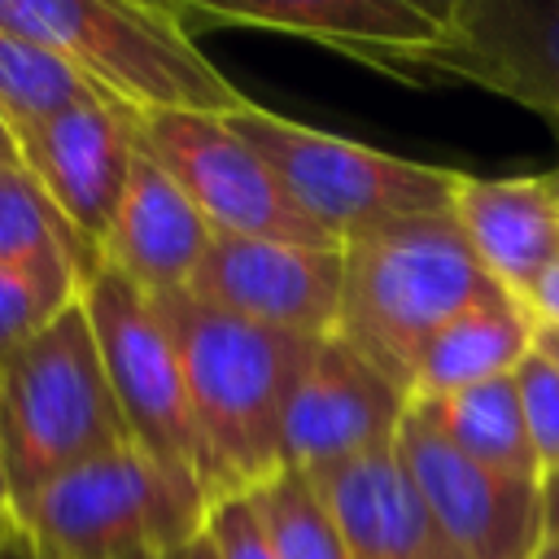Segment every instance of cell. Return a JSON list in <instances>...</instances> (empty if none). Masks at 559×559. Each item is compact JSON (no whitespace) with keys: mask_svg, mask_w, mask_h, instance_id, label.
I'll list each match as a JSON object with an SVG mask.
<instances>
[{"mask_svg":"<svg viewBox=\"0 0 559 559\" xmlns=\"http://www.w3.org/2000/svg\"><path fill=\"white\" fill-rule=\"evenodd\" d=\"M170 328L205 454V498L249 493L284 472V415L319 341L214 310L183 293L153 297Z\"/></svg>","mask_w":559,"mask_h":559,"instance_id":"obj_1","label":"cell"},{"mask_svg":"<svg viewBox=\"0 0 559 559\" xmlns=\"http://www.w3.org/2000/svg\"><path fill=\"white\" fill-rule=\"evenodd\" d=\"M0 26L57 52L100 100L144 114L227 118L249 100L197 52L175 4L0 0Z\"/></svg>","mask_w":559,"mask_h":559,"instance_id":"obj_2","label":"cell"},{"mask_svg":"<svg viewBox=\"0 0 559 559\" xmlns=\"http://www.w3.org/2000/svg\"><path fill=\"white\" fill-rule=\"evenodd\" d=\"M341 314L336 332L397 389L411 393L424 345L463 310L511 297L472 253L454 214L415 218L362 236L341 249Z\"/></svg>","mask_w":559,"mask_h":559,"instance_id":"obj_3","label":"cell"},{"mask_svg":"<svg viewBox=\"0 0 559 559\" xmlns=\"http://www.w3.org/2000/svg\"><path fill=\"white\" fill-rule=\"evenodd\" d=\"M131 445L83 301L0 367V459L13 520L48 480Z\"/></svg>","mask_w":559,"mask_h":559,"instance_id":"obj_4","label":"cell"},{"mask_svg":"<svg viewBox=\"0 0 559 559\" xmlns=\"http://www.w3.org/2000/svg\"><path fill=\"white\" fill-rule=\"evenodd\" d=\"M227 127L262 153V162L275 170L293 205L341 249L384 227L441 218L454 210L459 170L406 162V157L288 122L253 100L227 114Z\"/></svg>","mask_w":559,"mask_h":559,"instance_id":"obj_5","label":"cell"},{"mask_svg":"<svg viewBox=\"0 0 559 559\" xmlns=\"http://www.w3.org/2000/svg\"><path fill=\"white\" fill-rule=\"evenodd\" d=\"M205 515L210 498L197 480L122 445L48 480L22 502L17 528L61 559H162L201 537Z\"/></svg>","mask_w":559,"mask_h":559,"instance_id":"obj_6","label":"cell"},{"mask_svg":"<svg viewBox=\"0 0 559 559\" xmlns=\"http://www.w3.org/2000/svg\"><path fill=\"white\" fill-rule=\"evenodd\" d=\"M105 380L131 432V445L144 450L166 472H179L205 489V454L197 419L188 406L183 367L148 293H140L122 271L100 262L79 293Z\"/></svg>","mask_w":559,"mask_h":559,"instance_id":"obj_7","label":"cell"},{"mask_svg":"<svg viewBox=\"0 0 559 559\" xmlns=\"http://www.w3.org/2000/svg\"><path fill=\"white\" fill-rule=\"evenodd\" d=\"M135 144L179 183L214 236L293 240L314 249L332 245L284 192L262 153L240 140L227 118L214 114H144L135 118Z\"/></svg>","mask_w":559,"mask_h":559,"instance_id":"obj_8","label":"cell"},{"mask_svg":"<svg viewBox=\"0 0 559 559\" xmlns=\"http://www.w3.org/2000/svg\"><path fill=\"white\" fill-rule=\"evenodd\" d=\"M371 66L411 83H476L559 131V0H454L441 9L437 44Z\"/></svg>","mask_w":559,"mask_h":559,"instance_id":"obj_9","label":"cell"},{"mask_svg":"<svg viewBox=\"0 0 559 559\" xmlns=\"http://www.w3.org/2000/svg\"><path fill=\"white\" fill-rule=\"evenodd\" d=\"M393 450L463 559H533L542 550V480L476 463L428 419L419 402L406 406Z\"/></svg>","mask_w":559,"mask_h":559,"instance_id":"obj_10","label":"cell"},{"mask_svg":"<svg viewBox=\"0 0 559 559\" xmlns=\"http://www.w3.org/2000/svg\"><path fill=\"white\" fill-rule=\"evenodd\" d=\"M341 280H345L341 249L214 236L188 293L258 328L323 341L336 332Z\"/></svg>","mask_w":559,"mask_h":559,"instance_id":"obj_11","label":"cell"},{"mask_svg":"<svg viewBox=\"0 0 559 559\" xmlns=\"http://www.w3.org/2000/svg\"><path fill=\"white\" fill-rule=\"evenodd\" d=\"M17 166L44 188L83 245L100 253L135 162V114L109 100L70 105L13 131Z\"/></svg>","mask_w":559,"mask_h":559,"instance_id":"obj_12","label":"cell"},{"mask_svg":"<svg viewBox=\"0 0 559 559\" xmlns=\"http://www.w3.org/2000/svg\"><path fill=\"white\" fill-rule=\"evenodd\" d=\"M406 406V389H397L341 336H323L284 415V467L319 472L384 450L393 445Z\"/></svg>","mask_w":559,"mask_h":559,"instance_id":"obj_13","label":"cell"},{"mask_svg":"<svg viewBox=\"0 0 559 559\" xmlns=\"http://www.w3.org/2000/svg\"><path fill=\"white\" fill-rule=\"evenodd\" d=\"M301 476L332 511L349 559H463L424 507L393 445Z\"/></svg>","mask_w":559,"mask_h":559,"instance_id":"obj_14","label":"cell"},{"mask_svg":"<svg viewBox=\"0 0 559 559\" xmlns=\"http://www.w3.org/2000/svg\"><path fill=\"white\" fill-rule=\"evenodd\" d=\"M214 231L179 183L135 144L131 179L100 245V262L122 271L140 293H183L210 249Z\"/></svg>","mask_w":559,"mask_h":559,"instance_id":"obj_15","label":"cell"},{"mask_svg":"<svg viewBox=\"0 0 559 559\" xmlns=\"http://www.w3.org/2000/svg\"><path fill=\"white\" fill-rule=\"evenodd\" d=\"M179 13L319 39L358 57L362 66L389 52L428 48L441 35V9L415 0H192Z\"/></svg>","mask_w":559,"mask_h":559,"instance_id":"obj_16","label":"cell"},{"mask_svg":"<svg viewBox=\"0 0 559 559\" xmlns=\"http://www.w3.org/2000/svg\"><path fill=\"white\" fill-rule=\"evenodd\" d=\"M454 223L467 236L480 266L511 293L542 275V266L559 249V205L542 175L528 179H476L459 170L454 183Z\"/></svg>","mask_w":559,"mask_h":559,"instance_id":"obj_17","label":"cell"},{"mask_svg":"<svg viewBox=\"0 0 559 559\" xmlns=\"http://www.w3.org/2000/svg\"><path fill=\"white\" fill-rule=\"evenodd\" d=\"M533 314L520 297H493L445 323L419 354L411 376V402L450 397L459 389L511 376L533 349Z\"/></svg>","mask_w":559,"mask_h":559,"instance_id":"obj_18","label":"cell"},{"mask_svg":"<svg viewBox=\"0 0 559 559\" xmlns=\"http://www.w3.org/2000/svg\"><path fill=\"white\" fill-rule=\"evenodd\" d=\"M419 406L476 463L511 472V476L542 480L515 376H498V380H485V384H472V389H459L450 397H432V402H419Z\"/></svg>","mask_w":559,"mask_h":559,"instance_id":"obj_19","label":"cell"},{"mask_svg":"<svg viewBox=\"0 0 559 559\" xmlns=\"http://www.w3.org/2000/svg\"><path fill=\"white\" fill-rule=\"evenodd\" d=\"M0 266H57L87 280L100 253L74 236L22 166H0Z\"/></svg>","mask_w":559,"mask_h":559,"instance_id":"obj_20","label":"cell"},{"mask_svg":"<svg viewBox=\"0 0 559 559\" xmlns=\"http://www.w3.org/2000/svg\"><path fill=\"white\" fill-rule=\"evenodd\" d=\"M83 100L100 96L57 52L0 26V122L9 135Z\"/></svg>","mask_w":559,"mask_h":559,"instance_id":"obj_21","label":"cell"},{"mask_svg":"<svg viewBox=\"0 0 559 559\" xmlns=\"http://www.w3.org/2000/svg\"><path fill=\"white\" fill-rule=\"evenodd\" d=\"M249 502L266 528L275 559H349L332 511L297 467H284L271 480L253 485Z\"/></svg>","mask_w":559,"mask_h":559,"instance_id":"obj_22","label":"cell"},{"mask_svg":"<svg viewBox=\"0 0 559 559\" xmlns=\"http://www.w3.org/2000/svg\"><path fill=\"white\" fill-rule=\"evenodd\" d=\"M83 293L74 271L57 266H0V367L31 345L61 310H70Z\"/></svg>","mask_w":559,"mask_h":559,"instance_id":"obj_23","label":"cell"},{"mask_svg":"<svg viewBox=\"0 0 559 559\" xmlns=\"http://www.w3.org/2000/svg\"><path fill=\"white\" fill-rule=\"evenodd\" d=\"M511 376L520 389L533 459H537L542 476H550V472H559V367H550L537 349H528V358Z\"/></svg>","mask_w":559,"mask_h":559,"instance_id":"obj_24","label":"cell"},{"mask_svg":"<svg viewBox=\"0 0 559 559\" xmlns=\"http://www.w3.org/2000/svg\"><path fill=\"white\" fill-rule=\"evenodd\" d=\"M205 537H210V546H214L218 559H275V550L266 542V528H262L249 493H231V498L210 502Z\"/></svg>","mask_w":559,"mask_h":559,"instance_id":"obj_25","label":"cell"},{"mask_svg":"<svg viewBox=\"0 0 559 559\" xmlns=\"http://www.w3.org/2000/svg\"><path fill=\"white\" fill-rule=\"evenodd\" d=\"M524 310L533 314V323H555L559 328V249H555V258L542 266V275L524 288Z\"/></svg>","mask_w":559,"mask_h":559,"instance_id":"obj_26","label":"cell"},{"mask_svg":"<svg viewBox=\"0 0 559 559\" xmlns=\"http://www.w3.org/2000/svg\"><path fill=\"white\" fill-rule=\"evenodd\" d=\"M0 559H61V555H52V550H44L26 528H9L4 537H0Z\"/></svg>","mask_w":559,"mask_h":559,"instance_id":"obj_27","label":"cell"},{"mask_svg":"<svg viewBox=\"0 0 559 559\" xmlns=\"http://www.w3.org/2000/svg\"><path fill=\"white\" fill-rule=\"evenodd\" d=\"M542 515H546V542H559V472L542 476Z\"/></svg>","mask_w":559,"mask_h":559,"instance_id":"obj_28","label":"cell"},{"mask_svg":"<svg viewBox=\"0 0 559 559\" xmlns=\"http://www.w3.org/2000/svg\"><path fill=\"white\" fill-rule=\"evenodd\" d=\"M533 349H537L550 367H559V328H555V323H537V332H533Z\"/></svg>","mask_w":559,"mask_h":559,"instance_id":"obj_29","label":"cell"},{"mask_svg":"<svg viewBox=\"0 0 559 559\" xmlns=\"http://www.w3.org/2000/svg\"><path fill=\"white\" fill-rule=\"evenodd\" d=\"M162 559H218V555H214V546H210V537L201 533V537H192V542H183V546H175V550H166Z\"/></svg>","mask_w":559,"mask_h":559,"instance_id":"obj_30","label":"cell"},{"mask_svg":"<svg viewBox=\"0 0 559 559\" xmlns=\"http://www.w3.org/2000/svg\"><path fill=\"white\" fill-rule=\"evenodd\" d=\"M0 524H17L13 520V498H9V480H4V459H0Z\"/></svg>","mask_w":559,"mask_h":559,"instance_id":"obj_31","label":"cell"},{"mask_svg":"<svg viewBox=\"0 0 559 559\" xmlns=\"http://www.w3.org/2000/svg\"><path fill=\"white\" fill-rule=\"evenodd\" d=\"M0 157H4V162H17V148H13V135L4 131V122H0Z\"/></svg>","mask_w":559,"mask_h":559,"instance_id":"obj_32","label":"cell"},{"mask_svg":"<svg viewBox=\"0 0 559 559\" xmlns=\"http://www.w3.org/2000/svg\"><path fill=\"white\" fill-rule=\"evenodd\" d=\"M542 183L550 188V197H555V205H559V166H555V170H546V175H542Z\"/></svg>","mask_w":559,"mask_h":559,"instance_id":"obj_33","label":"cell"},{"mask_svg":"<svg viewBox=\"0 0 559 559\" xmlns=\"http://www.w3.org/2000/svg\"><path fill=\"white\" fill-rule=\"evenodd\" d=\"M533 559H559V542H542V550Z\"/></svg>","mask_w":559,"mask_h":559,"instance_id":"obj_34","label":"cell"},{"mask_svg":"<svg viewBox=\"0 0 559 559\" xmlns=\"http://www.w3.org/2000/svg\"><path fill=\"white\" fill-rule=\"evenodd\" d=\"M0 166H17V162H4V157H0Z\"/></svg>","mask_w":559,"mask_h":559,"instance_id":"obj_35","label":"cell"},{"mask_svg":"<svg viewBox=\"0 0 559 559\" xmlns=\"http://www.w3.org/2000/svg\"><path fill=\"white\" fill-rule=\"evenodd\" d=\"M4 533H9V524H0V537H4Z\"/></svg>","mask_w":559,"mask_h":559,"instance_id":"obj_36","label":"cell"}]
</instances>
